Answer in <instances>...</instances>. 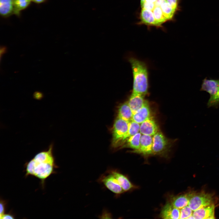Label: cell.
<instances>
[{
  "mask_svg": "<svg viewBox=\"0 0 219 219\" xmlns=\"http://www.w3.org/2000/svg\"><path fill=\"white\" fill-rule=\"evenodd\" d=\"M53 147V144H50L47 150L37 153L24 165L26 177L31 176L38 178L43 187L46 179L56 173L55 169L58 167L54 156Z\"/></svg>",
  "mask_w": 219,
  "mask_h": 219,
  "instance_id": "cell-1",
  "label": "cell"
},
{
  "mask_svg": "<svg viewBox=\"0 0 219 219\" xmlns=\"http://www.w3.org/2000/svg\"><path fill=\"white\" fill-rule=\"evenodd\" d=\"M133 76L132 93L145 96L149 88L148 72L147 66L144 62L131 57L129 58Z\"/></svg>",
  "mask_w": 219,
  "mask_h": 219,
  "instance_id": "cell-2",
  "label": "cell"
},
{
  "mask_svg": "<svg viewBox=\"0 0 219 219\" xmlns=\"http://www.w3.org/2000/svg\"><path fill=\"white\" fill-rule=\"evenodd\" d=\"M200 91H205L210 95L208 102V107H217L219 105V79H208L205 78L202 80Z\"/></svg>",
  "mask_w": 219,
  "mask_h": 219,
  "instance_id": "cell-3",
  "label": "cell"
},
{
  "mask_svg": "<svg viewBox=\"0 0 219 219\" xmlns=\"http://www.w3.org/2000/svg\"><path fill=\"white\" fill-rule=\"evenodd\" d=\"M170 147L169 141L160 131L153 136L152 155L166 158Z\"/></svg>",
  "mask_w": 219,
  "mask_h": 219,
  "instance_id": "cell-4",
  "label": "cell"
},
{
  "mask_svg": "<svg viewBox=\"0 0 219 219\" xmlns=\"http://www.w3.org/2000/svg\"><path fill=\"white\" fill-rule=\"evenodd\" d=\"M214 198L211 193L204 192H195L191 197L188 206L193 211L214 204Z\"/></svg>",
  "mask_w": 219,
  "mask_h": 219,
  "instance_id": "cell-5",
  "label": "cell"
},
{
  "mask_svg": "<svg viewBox=\"0 0 219 219\" xmlns=\"http://www.w3.org/2000/svg\"><path fill=\"white\" fill-rule=\"evenodd\" d=\"M129 122L117 117L114 122L112 129V145L114 148L118 144L128 131Z\"/></svg>",
  "mask_w": 219,
  "mask_h": 219,
  "instance_id": "cell-6",
  "label": "cell"
},
{
  "mask_svg": "<svg viewBox=\"0 0 219 219\" xmlns=\"http://www.w3.org/2000/svg\"><path fill=\"white\" fill-rule=\"evenodd\" d=\"M98 181L116 194H120L124 192L116 179L108 170L100 177Z\"/></svg>",
  "mask_w": 219,
  "mask_h": 219,
  "instance_id": "cell-7",
  "label": "cell"
},
{
  "mask_svg": "<svg viewBox=\"0 0 219 219\" xmlns=\"http://www.w3.org/2000/svg\"><path fill=\"white\" fill-rule=\"evenodd\" d=\"M153 136L142 134L141 137L140 146L137 150H133V153L148 156L152 155Z\"/></svg>",
  "mask_w": 219,
  "mask_h": 219,
  "instance_id": "cell-8",
  "label": "cell"
},
{
  "mask_svg": "<svg viewBox=\"0 0 219 219\" xmlns=\"http://www.w3.org/2000/svg\"><path fill=\"white\" fill-rule=\"evenodd\" d=\"M158 131L157 124L151 116L140 124L139 132L142 134L153 136Z\"/></svg>",
  "mask_w": 219,
  "mask_h": 219,
  "instance_id": "cell-9",
  "label": "cell"
},
{
  "mask_svg": "<svg viewBox=\"0 0 219 219\" xmlns=\"http://www.w3.org/2000/svg\"><path fill=\"white\" fill-rule=\"evenodd\" d=\"M160 215L163 219H179L180 210L175 207L171 203H168L162 208Z\"/></svg>",
  "mask_w": 219,
  "mask_h": 219,
  "instance_id": "cell-10",
  "label": "cell"
},
{
  "mask_svg": "<svg viewBox=\"0 0 219 219\" xmlns=\"http://www.w3.org/2000/svg\"><path fill=\"white\" fill-rule=\"evenodd\" d=\"M214 204L203 207L194 211L193 216L195 219H214Z\"/></svg>",
  "mask_w": 219,
  "mask_h": 219,
  "instance_id": "cell-11",
  "label": "cell"
},
{
  "mask_svg": "<svg viewBox=\"0 0 219 219\" xmlns=\"http://www.w3.org/2000/svg\"><path fill=\"white\" fill-rule=\"evenodd\" d=\"M150 117L151 110L147 101L141 108L133 113L132 120L140 124Z\"/></svg>",
  "mask_w": 219,
  "mask_h": 219,
  "instance_id": "cell-12",
  "label": "cell"
},
{
  "mask_svg": "<svg viewBox=\"0 0 219 219\" xmlns=\"http://www.w3.org/2000/svg\"><path fill=\"white\" fill-rule=\"evenodd\" d=\"M108 170L114 176L124 192L128 191L134 188L133 185L125 175L116 169H112Z\"/></svg>",
  "mask_w": 219,
  "mask_h": 219,
  "instance_id": "cell-13",
  "label": "cell"
},
{
  "mask_svg": "<svg viewBox=\"0 0 219 219\" xmlns=\"http://www.w3.org/2000/svg\"><path fill=\"white\" fill-rule=\"evenodd\" d=\"M144 96L132 93L127 102L133 113L141 108L147 102Z\"/></svg>",
  "mask_w": 219,
  "mask_h": 219,
  "instance_id": "cell-14",
  "label": "cell"
},
{
  "mask_svg": "<svg viewBox=\"0 0 219 219\" xmlns=\"http://www.w3.org/2000/svg\"><path fill=\"white\" fill-rule=\"evenodd\" d=\"M194 193L190 192L174 197L172 198L171 203L175 207L181 209L187 206L191 197Z\"/></svg>",
  "mask_w": 219,
  "mask_h": 219,
  "instance_id": "cell-15",
  "label": "cell"
},
{
  "mask_svg": "<svg viewBox=\"0 0 219 219\" xmlns=\"http://www.w3.org/2000/svg\"><path fill=\"white\" fill-rule=\"evenodd\" d=\"M133 115L131 109L127 102L121 104L118 110L117 117L129 122L132 120Z\"/></svg>",
  "mask_w": 219,
  "mask_h": 219,
  "instance_id": "cell-16",
  "label": "cell"
},
{
  "mask_svg": "<svg viewBox=\"0 0 219 219\" xmlns=\"http://www.w3.org/2000/svg\"><path fill=\"white\" fill-rule=\"evenodd\" d=\"M0 13L4 18L14 14L13 0H0Z\"/></svg>",
  "mask_w": 219,
  "mask_h": 219,
  "instance_id": "cell-17",
  "label": "cell"
},
{
  "mask_svg": "<svg viewBox=\"0 0 219 219\" xmlns=\"http://www.w3.org/2000/svg\"><path fill=\"white\" fill-rule=\"evenodd\" d=\"M140 124L132 120L129 122L128 131L119 143L118 147L120 148L129 138L140 132Z\"/></svg>",
  "mask_w": 219,
  "mask_h": 219,
  "instance_id": "cell-18",
  "label": "cell"
},
{
  "mask_svg": "<svg viewBox=\"0 0 219 219\" xmlns=\"http://www.w3.org/2000/svg\"><path fill=\"white\" fill-rule=\"evenodd\" d=\"M142 134L140 132L129 138L120 148H129L134 150H138L140 147V138Z\"/></svg>",
  "mask_w": 219,
  "mask_h": 219,
  "instance_id": "cell-19",
  "label": "cell"
},
{
  "mask_svg": "<svg viewBox=\"0 0 219 219\" xmlns=\"http://www.w3.org/2000/svg\"><path fill=\"white\" fill-rule=\"evenodd\" d=\"M141 18L142 22L146 25L157 26L152 11L142 9Z\"/></svg>",
  "mask_w": 219,
  "mask_h": 219,
  "instance_id": "cell-20",
  "label": "cell"
},
{
  "mask_svg": "<svg viewBox=\"0 0 219 219\" xmlns=\"http://www.w3.org/2000/svg\"><path fill=\"white\" fill-rule=\"evenodd\" d=\"M31 2V0H13L14 14L19 17L21 11L27 9Z\"/></svg>",
  "mask_w": 219,
  "mask_h": 219,
  "instance_id": "cell-21",
  "label": "cell"
},
{
  "mask_svg": "<svg viewBox=\"0 0 219 219\" xmlns=\"http://www.w3.org/2000/svg\"><path fill=\"white\" fill-rule=\"evenodd\" d=\"M160 7L163 15L167 20L172 19L176 10L174 9L165 0H164Z\"/></svg>",
  "mask_w": 219,
  "mask_h": 219,
  "instance_id": "cell-22",
  "label": "cell"
},
{
  "mask_svg": "<svg viewBox=\"0 0 219 219\" xmlns=\"http://www.w3.org/2000/svg\"><path fill=\"white\" fill-rule=\"evenodd\" d=\"M152 12L157 26H160L167 20L163 15L160 6H155Z\"/></svg>",
  "mask_w": 219,
  "mask_h": 219,
  "instance_id": "cell-23",
  "label": "cell"
},
{
  "mask_svg": "<svg viewBox=\"0 0 219 219\" xmlns=\"http://www.w3.org/2000/svg\"><path fill=\"white\" fill-rule=\"evenodd\" d=\"M193 211L189 206L183 207L180 210L179 219H188L193 215Z\"/></svg>",
  "mask_w": 219,
  "mask_h": 219,
  "instance_id": "cell-24",
  "label": "cell"
},
{
  "mask_svg": "<svg viewBox=\"0 0 219 219\" xmlns=\"http://www.w3.org/2000/svg\"><path fill=\"white\" fill-rule=\"evenodd\" d=\"M155 6L154 3L148 2H145L141 7L142 9H144L152 11Z\"/></svg>",
  "mask_w": 219,
  "mask_h": 219,
  "instance_id": "cell-25",
  "label": "cell"
},
{
  "mask_svg": "<svg viewBox=\"0 0 219 219\" xmlns=\"http://www.w3.org/2000/svg\"><path fill=\"white\" fill-rule=\"evenodd\" d=\"M7 202L3 200H0V216L5 214Z\"/></svg>",
  "mask_w": 219,
  "mask_h": 219,
  "instance_id": "cell-26",
  "label": "cell"
},
{
  "mask_svg": "<svg viewBox=\"0 0 219 219\" xmlns=\"http://www.w3.org/2000/svg\"><path fill=\"white\" fill-rule=\"evenodd\" d=\"M171 6L176 10L177 9L178 5V0H165Z\"/></svg>",
  "mask_w": 219,
  "mask_h": 219,
  "instance_id": "cell-27",
  "label": "cell"
},
{
  "mask_svg": "<svg viewBox=\"0 0 219 219\" xmlns=\"http://www.w3.org/2000/svg\"><path fill=\"white\" fill-rule=\"evenodd\" d=\"M0 217V219L15 218L14 216L10 212L8 213H5Z\"/></svg>",
  "mask_w": 219,
  "mask_h": 219,
  "instance_id": "cell-28",
  "label": "cell"
},
{
  "mask_svg": "<svg viewBox=\"0 0 219 219\" xmlns=\"http://www.w3.org/2000/svg\"><path fill=\"white\" fill-rule=\"evenodd\" d=\"M0 59H1L2 56L4 54L7 53V48L6 46H2L0 47Z\"/></svg>",
  "mask_w": 219,
  "mask_h": 219,
  "instance_id": "cell-29",
  "label": "cell"
},
{
  "mask_svg": "<svg viewBox=\"0 0 219 219\" xmlns=\"http://www.w3.org/2000/svg\"><path fill=\"white\" fill-rule=\"evenodd\" d=\"M164 0H156L154 3L155 6H160Z\"/></svg>",
  "mask_w": 219,
  "mask_h": 219,
  "instance_id": "cell-30",
  "label": "cell"
},
{
  "mask_svg": "<svg viewBox=\"0 0 219 219\" xmlns=\"http://www.w3.org/2000/svg\"><path fill=\"white\" fill-rule=\"evenodd\" d=\"M105 215H106V217H108L109 218H112L111 217H110L111 216V214H110L109 213L105 211L103 213L101 217H104L103 218H104Z\"/></svg>",
  "mask_w": 219,
  "mask_h": 219,
  "instance_id": "cell-31",
  "label": "cell"
},
{
  "mask_svg": "<svg viewBox=\"0 0 219 219\" xmlns=\"http://www.w3.org/2000/svg\"><path fill=\"white\" fill-rule=\"evenodd\" d=\"M47 0H31L32 2L37 4L44 3Z\"/></svg>",
  "mask_w": 219,
  "mask_h": 219,
  "instance_id": "cell-32",
  "label": "cell"
},
{
  "mask_svg": "<svg viewBox=\"0 0 219 219\" xmlns=\"http://www.w3.org/2000/svg\"><path fill=\"white\" fill-rule=\"evenodd\" d=\"M34 96L36 98H40L42 96V93L40 92H36L34 93Z\"/></svg>",
  "mask_w": 219,
  "mask_h": 219,
  "instance_id": "cell-33",
  "label": "cell"
},
{
  "mask_svg": "<svg viewBox=\"0 0 219 219\" xmlns=\"http://www.w3.org/2000/svg\"><path fill=\"white\" fill-rule=\"evenodd\" d=\"M156 1V0H145V2H148L155 3Z\"/></svg>",
  "mask_w": 219,
  "mask_h": 219,
  "instance_id": "cell-34",
  "label": "cell"
},
{
  "mask_svg": "<svg viewBox=\"0 0 219 219\" xmlns=\"http://www.w3.org/2000/svg\"><path fill=\"white\" fill-rule=\"evenodd\" d=\"M145 0H141V7L143 5Z\"/></svg>",
  "mask_w": 219,
  "mask_h": 219,
  "instance_id": "cell-35",
  "label": "cell"
}]
</instances>
